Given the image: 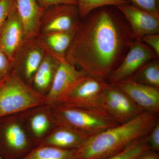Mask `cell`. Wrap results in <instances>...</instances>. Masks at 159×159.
I'll use <instances>...</instances> for the list:
<instances>
[{
    "instance_id": "6da1fadb",
    "label": "cell",
    "mask_w": 159,
    "mask_h": 159,
    "mask_svg": "<svg viewBox=\"0 0 159 159\" xmlns=\"http://www.w3.org/2000/svg\"><path fill=\"white\" fill-rule=\"evenodd\" d=\"M106 7L80 22L65 59L87 75L107 80L137 40L125 18Z\"/></svg>"
},
{
    "instance_id": "7a4b0ae2",
    "label": "cell",
    "mask_w": 159,
    "mask_h": 159,
    "mask_svg": "<svg viewBox=\"0 0 159 159\" xmlns=\"http://www.w3.org/2000/svg\"><path fill=\"white\" fill-rule=\"evenodd\" d=\"M157 115L143 111L124 124L111 127L85 140L75 150L76 159H106L148 135Z\"/></svg>"
},
{
    "instance_id": "3957f363",
    "label": "cell",
    "mask_w": 159,
    "mask_h": 159,
    "mask_svg": "<svg viewBox=\"0 0 159 159\" xmlns=\"http://www.w3.org/2000/svg\"><path fill=\"white\" fill-rule=\"evenodd\" d=\"M44 105L45 95L26 83L16 70L0 83V118Z\"/></svg>"
},
{
    "instance_id": "277c9868",
    "label": "cell",
    "mask_w": 159,
    "mask_h": 159,
    "mask_svg": "<svg viewBox=\"0 0 159 159\" xmlns=\"http://www.w3.org/2000/svg\"><path fill=\"white\" fill-rule=\"evenodd\" d=\"M51 107L55 125L72 129L89 138L119 125L102 112L60 106Z\"/></svg>"
},
{
    "instance_id": "5b68a950",
    "label": "cell",
    "mask_w": 159,
    "mask_h": 159,
    "mask_svg": "<svg viewBox=\"0 0 159 159\" xmlns=\"http://www.w3.org/2000/svg\"><path fill=\"white\" fill-rule=\"evenodd\" d=\"M109 84L105 80L87 75L57 106L107 113L103 108L102 97Z\"/></svg>"
},
{
    "instance_id": "8992f818",
    "label": "cell",
    "mask_w": 159,
    "mask_h": 159,
    "mask_svg": "<svg viewBox=\"0 0 159 159\" xmlns=\"http://www.w3.org/2000/svg\"><path fill=\"white\" fill-rule=\"evenodd\" d=\"M77 5L58 4L44 9L40 31L44 34L76 30L80 23Z\"/></svg>"
},
{
    "instance_id": "52a82bcc",
    "label": "cell",
    "mask_w": 159,
    "mask_h": 159,
    "mask_svg": "<svg viewBox=\"0 0 159 159\" xmlns=\"http://www.w3.org/2000/svg\"><path fill=\"white\" fill-rule=\"evenodd\" d=\"M87 75L82 70L61 60L52 85L45 97L46 105L52 107L59 104L75 85Z\"/></svg>"
},
{
    "instance_id": "ba28073f",
    "label": "cell",
    "mask_w": 159,
    "mask_h": 159,
    "mask_svg": "<svg viewBox=\"0 0 159 159\" xmlns=\"http://www.w3.org/2000/svg\"><path fill=\"white\" fill-rule=\"evenodd\" d=\"M102 105L107 115L119 124L130 121L144 111L125 93L111 83L103 93Z\"/></svg>"
},
{
    "instance_id": "9c48e42d",
    "label": "cell",
    "mask_w": 159,
    "mask_h": 159,
    "mask_svg": "<svg viewBox=\"0 0 159 159\" xmlns=\"http://www.w3.org/2000/svg\"><path fill=\"white\" fill-rule=\"evenodd\" d=\"M157 58L150 47L141 41H135L120 64L111 74L108 82L115 84L127 79L145 64Z\"/></svg>"
},
{
    "instance_id": "30bf717a",
    "label": "cell",
    "mask_w": 159,
    "mask_h": 159,
    "mask_svg": "<svg viewBox=\"0 0 159 159\" xmlns=\"http://www.w3.org/2000/svg\"><path fill=\"white\" fill-rule=\"evenodd\" d=\"M113 84L144 111L155 115L159 112V89L135 82L129 78Z\"/></svg>"
},
{
    "instance_id": "8fae6325",
    "label": "cell",
    "mask_w": 159,
    "mask_h": 159,
    "mask_svg": "<svg viewBox=\"0 0 159 159\" xmlns=\"http://www.w3.org/2000/svg\"><path fill=\"white\" fill-rule=\"evenodd\" d=\"M130 27L137 40L149 34H159V17L133 5L117 6Z\"/></svg>"
},
{
    "instance_id": "7c38bea8",
    "label": "cell",
    "mask_w": 159,
    "mask_h": 159,
    "mask_svg": "<svg viewBox=\"0 0 159 159\" xmlns=\"http://www.w3.org/2000/svg\"><path fill=\"white\" fill-rule=\"evenodd\" d=\"M25 40L22 24L15 6L0 30V48L13 64Z\"/></svg>"
},
{
    "instance_id": "4fadbf2b",
    "label": "cell",
    "mask_w": 159,
    "mask_h": 159,
    "mask_svg": "<svg viewBox=\"0 0 159 159\" xmlns=\"http://www.w3.org/2000/svg\"><path fill=\"white\" fill-rule=\"evenodd\" d=\"M46 53L41 44L39 40H34V39L26 40L18 52L14 61H19L23 75L28 82L32 81Z\"/></svg>"
},
{
    "instance_id": "5bb4252c",
    "label": "cell",
    "mask_w": 159,
    "mask_h": 159,
    "mask_svg": "<svg viewBox=\"0 0 159 159\" xmlns=\"http://www.w3.org/2000/svg\"><path fill=\"white\" fill-rule=\"evenodd\" d=\"M15 6L24 28L25 39H35L40 33L44 9L36 0H15Z\"/></svg>"
},
{
    "instance_id": "9a60e30c",
    "label": "cell",
    "mask_w": 159,
    "mask_h": 159,
    "mask_svg": "<svg viewBox=\"0 0 159 159\" xmlns=\"http://www.w3.org/2000/svg\"><path fill=\"white\" fill-rule=\"evenodd\" d=\"M88 138L72 129L56 125V128L43 139L39 145H50L65 149H76Z\"/></svg>"
},
{
    "instance_id": "2e32d148",
    "label": "cell",
    "mask_w": 159,
    "mask_h": 159,
    "mask_svg": "<svg viewBox=\"0 0 159 159\" xmlns=\"http://www.w3.org/2000/svg\"><path fill=\"white\" fill-rule=\"evenodd\" d=\"M77 30L42 34L38 40L47 52L58 59H65Z\"/></svg>"
},
{
    "instance_id": "e0dca14e",
    "label": "cell",
    "mask_w": 159,
    "mask_h": 159,
    "mask_svg": "<svg viewBox=\"0 0 159 159\" xmlns=\"http://www.w3.org/2000/svg\"><path fill=\"white\" fill-rule=\"evenodd\" d=\"M60 60L46 51L42 62L31 81L35 90L42 94L48 93L52 85Z\"/></svg>"
},
{
    "instance_id": "ac0fdd59",
    "label": "cell",
    "mask_w": 159,
    "mask_h": 159,
    "mask_svg": "<svg viewBox=\"0 0 159 159\" xmlns=\"http://www.w3.org/2000/svg\"><path fill=\"white\" fill-rule=\"evenodd\" d=\"M4 138L6 147L10 153L25 155L31 150L25 131L18 122H11L6 126Z\"/></svg>"
},
{
    "instance_id": "d6986e66",
    "label": "cell",
    "mask_w": 159,
    "mask_h": 159,
    "mask_svg": "<svg viewBox=\"0 0 159 159\" xmlns=\"http://www.w3.org/2000/svg\"><path fill=\"white\" fill-rule=\"evenodd\" d=\"M75 150L39 145L23 156L15 159H76Z\"/></svg>"
},
{
    "instance_id": "ffe728a7",
    "label": "cell",
    "mask_w": 159,
    "mask_h": 159,
    "mask_svg": "<svg viewBox=\"0 0 159 159\" xmlns=\"http://www.w3.org/2000/svg\"><path fill=\"white\" fill-rule=\"evenodd\" d=\"M135 82L159 89V62L156 58L150 61L129 77Z\"/></svg>"
},
{
    "instance_id": "44dd1931",
    "label": "cell",
    "mask_w": 159,
    "mask_h": 159,
    "mask_svg": "<svg viewBox=\"0 0 159 159\" xmlns=\"http://www.w3.org/2000/svg\"><path fill=\"white\" fill-rule=\"evenodd\" d=\"M77 6L80 19H84L96 9L114 6L117 7L129 4L128 0H77Z\"/></svg>"
},
{
    "instance_id": "7402d4cb",
    "label": "cell",
    "mask_w": 159,
    "mask_h": 159,
    "mask_svg": "<svg viewBox=\"0 0 159 159\" xmlns=\"http://www.w3.org/2000/svg\"><path fill=\"white\" fill-rule=\"evenodd\" d=\"M145 138V137L136 140L121 151L106 159L136 158L142 154L151 150Z\"/></svg>"
},
{
    "instance_id": "603a6c76",
    "label": "cell",
    "mask_w": 159,
    "mask_h": 159,
    "mask_svg": "<svg viewBox=\"0 0 159 159\" xmlns=\"http://www.w3.org/2000/svg\"><path fill=\"white\" fill-rule=\"evenodd\" d=\"M30 126L31 132L36 139L44 136L51 126V119L46 113H37L31 117Z\"/></svg>"
},
{
    "instance_id": "cb8c5ba5",
    "label": "cell",
    "mask_w": 159,
    "mask_h": 159,
    "mask_svg": "<svg viewBox=\"0 0 159 159\" xmlns=\"http://www.w3.org/2000/svg\"><path fill=\"white\" fill-rule=\"evenodd\" d=\"M132 5L159 17V0H128Z\"/></svg>"
},
{
    "instance_id": "d4e9b609",
    "label": "cell",
    "mask_w": 159,
    "mask_h": 159,
    "mask_svg": "<svg viewBox=\"0 0 159 159\" xmlns=\"http://www.w3.org/2000/svg\"><path fill=\"white\" fill-rule=\"evenodd\" d=\"M13 64L0 48V80L6 78L11 72Z\"/></svg>"
},
{
    "instance_id": "484cf974",
    "label": "cell",
    "mask_w": 159,
    "mask_h": 159,
    "mask_svg": "<svg viewBox=\"0 0 159 159\" xmlns=\"http://www.w3.org/2000/svg\"><path fill=\"white\" fill-rule=\"evenodd\" d=\"M146 140L150 149L158 152L159 150V122L157 121L146 136Z\"/></svg>"
},
{
    "instance_id": "4316f807",
    "label": "cell",
    "mask_w": 159,
    "mask_h": 159,
    "mask_svg": "<svg viewBox=\"0 0 159 159\" xmlns=\"http://www.w3.org/2000/svg\"><path fill=\"white\" fill-rule=\"evenodd\" d=\"M15 6V0H0V30Z\"/></svg>"
},
{
    "instance_id": "83f0119b",
    "label": "cell",
    "mask_w": 159,
    "mask_h": 159,
    "mask_svg": "<svg viewBox=\"0 0 159 159\" xmlns=\"http://www.w3.org/2000/svg\"><path fill=\"white\" fill-rule=\"evenodd\" d=\"M141 41L145 43L153 50L158 57H159V34H152L145 35Z\"/></svg>"
},
{
    "instance_id": "f1b7e54d",
    "label": "cell",
    "mask_w": 159,
    "mask_h": 159,
    "mask_svg": "<svg viewBox=\"0 0 159 159\" xmlns=\"http://www.w3.org/2000/svg\"><path fill=\"white\" fill-rule=\"evenodd\" d=\"M42 8L45 9L50 6L58 4H72L77 5V0H36Z\"/></svg>"
},
{
    "instance_id": "f546056e",
    "label": "cell",
    "mask_w": 159,
    "mask_h": 159,
    "mask_svg": "<svg viewBox=\"0 0 159 159\" xmlns=\"http://www.w3.org/2000/svg\"><path fill=\"white\" fill-rule=\"evenodd\" d=\"M135 159H159V155L157 152L150 150L142 154Z\"/></svg>"
},
{
    "instance_id": "4dcf8cb0",
    "label": "cell",
    "mask_w": 159,
    "mask_h": 159,
    "mask_svg": "<svg viewBox=\"0 0 159 159\" xmlns=\"http://www.w3.org/2000/svg\"><path fill=\"white\" fill-rule=\"evenodd\" d=\"M0 159H3L1 155V154L0 153Z\"/></svg>"
},
{
    "instance_id": "1f68e13d",
    "label": "cell",
    "mask_w": 159,
    "mask_h": 159,
    "mask_svg": "<svg viewBox=\"0 0 159 159\" xmlns=\"http://www.w3.org/2000/svg\"><path fill=\"white\" fill-rule=\"evenodd\" d=\"M2 80H0V83H1V82H2Z\"/></svg>"
}]
</instances>
